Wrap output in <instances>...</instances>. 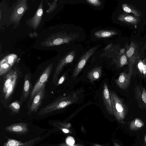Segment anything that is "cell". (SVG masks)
Wrapping results in <instances>:
<instances>
[{
  "mask_svg": "<svg viewBox=\"0 0 146 146\" xmlns=\"http://www.w3.org/2000/svg\"><path fill=\"white\" fill-rule=\"evenodd\" d=\"M109 93L114 115L118 121L122 122L125 118L127 113V107L123 100L115 92L110 90Z\"/></svg>",
  "mask_w": 146,
  "mask_h": 146,
  "instance_id": "7a4b0ae2",
  "label": "cell"
},
{
  "mask_svg": "<svg viewBox=\"0 0 146 146\" xmlns=\"http://www.w3.org/2000/svg\"><path fill=\"white\" fill-rule=\"evenodd\" d=\"M144 48H145V49L146 50V43L145 44V45Z\"/></svg>",
  "mask_w": 146,
  "mask_h": 146,
  "instance_id": "836d02e7",
  "label": "cell"
},
{
  "mask_svg": "<svg viewBox=\"0 0 146 146\" xmlns=\"http://www.w3.org/2000/svg\"><path fill=\"white\" fill-rule=\"evenodd\" d=\"M125 49L124 48L121 49L120 50V53L121 54H123L124 52Z\"/></svg>",
  "mask_w": 146,
  "mask_h": 146,
  "instance_id": "f546056e",
  "label": "cell"
},
{
  "mask_svg": "<svg viewBox=\"0 0 146 146\" xmlns=\"http://www.w3.org/2000/svg\"><path fill=\"white\" fill-rule=\"evenodd\" d=\"M66 78V74H64L60 78L59 80L57 83V85L58 86L63 83L64 81Z\"/></svg>",
  "mask_w": 146,
  "mask_h": 146,
  "instance_id": "603a6c76",
  "label": "cell"
},
{
  "mask_svg": "<svg viewBox=\"0 0 146 146\" xmlns=\"http://www.w3.org/2000/svg\"><path fill=\"white\" fill-rule=\"evenodd\" d=\"M21 108V102L17 100L10 104L8 106V108L12 111L15 113L18 112Z\"/></svg>",
  "mask_w": 146,
  "mask_h": 146,
  "instance_id": "ac0fdd59",
  "label": "cell"
},
{
  "mask_svg": "<svg viewBox=\"0 0 146 146\" xmlns=\"http://www.w3.org/2000/svg\"><path fill=\"white\" fill-rule=\"evenodd\" d=\"M135 98L139 106L146 109V90L141 86L136 85L135 88Z\"/></svg>",
  "mask_w": 146,
  "mask_h": 146,
  "instance_id": "ba28073f",
  "label": "cell"
},
{
  "mask_svg": "<svg viewBox=\"0 0 146 146\" xmlns=\"http://www.w3.org/2000/svg\"><path fill=\"white\" fill-rule=\"evenodd\" d=\"M31 74L28 72L25 76L23 92L21 96L20 102L23 103L26 101L28 98L32 91Z\"/></svg>",
  "mask_w": 146,
  "mask_h": 146,
  "instance_id": "8992f818",
  "label": "cell"
},
{
  "mask_svg": "<svg viewBox=\"0 0 146 146\" xmlns=\"http://www.w3.org/2000/svg\"><path fill=\"white\" fill-rule=\"evenodd\" d=\"M122 7L123 10L126 13L133 14L134 16L139 17L141 15V14L139 10L130 5L123 3Z\"/></svg>",
  "mask_w": 146,
  "mask_h": 146,
  "instance_id": "9a60e30c",
  "label": "cell"
},
{
  "mask_svg": "<svg viewBox=\"0 0 146 146\" xmlns=\"http://www.w3.org/2000/svg\"><path fill=\"white\" fill-rule=\"evenodd\" d=\"M96 49V47L90 49L82 57L74 70L72 75L73 78L76 77L82 71L88 59L93 54Z\"/></svg>",
  "mask_w": 146,
  "mask_h": 146,
  "instance_id": "52a82bcc",
  "label": "cell"
},
{
  "mask_svg": "<svg viewBox=\"0 0 146 146\" xmlns=\"http://www.w3.org/2000/svg\"><path fill=\"white\" fill-rule=\"evenodd\" d=\"M74 54L71 53L65 56L58 63L56 67L52 80L53 84L56 83L58 77L63 67L66 64L71 62L74 58Z\"/></svg>",
  "mask_w": 146,
  "mask_h": 146,
  "instance_id": "5b68a950",
  "label": "cell"
},
{
  "mask_svg": "<svg viewBox=\"0 0 146 146\" xmlns=\"http://www.w3.org/2000/svg\"><path fill=\"white\" fill-rule=\"evenodd\" d=\"M144 125L143 121L140 119L135 118L130 123L129 128L132 131H136L142 127Z\"/></svg>",
  "mask_w": 146,
  "mask_h": 146,
  "instance_id": "2e32d148",
  "label": "cell"
},
{
  "mask_svg": "<svg viewBox=\"0 0 146 146\" xmlns=\"http://www.w3.org/2000/svg\"><path fill=\"white\" fill-rule=\"evenodd\" d=\"M94 146H102L97 144H94Z\"/></svg>",
  "mask_w": 146,
  "mask_h": 146,
  "instance_id": "d6a6232c",
  "label": "cell"
},
{
  "mask_svg": "<svg viewBox=\"0 0 146 146\" xmlns=\"http://www.w3.org/2000/svg\"><path fill=\"white\" fill-rule=\"evenodd\" d=\"M46 84L43 85L28 106L30 112H36L40 106L46 96Z\"/></svg>",
  "mask_w": 146,
  "mask_h": 146,
  "instance_id": "277c9868",
  "label": "cell"
},
{
  "mask_svg": "<svg viewBox=\"0 0 146 146\" xmlns=\"http://www.w3.org/2000/svg\"><path fill=\"white\" fill-rule=\"evenodd\" d=\"M14 58L12 56L10 57L8 60V62L9 64H11L13 62Z\"/></svg>",
  "mask_w": 146,
  "mask_h": 146,
  "instance_id": "4316f807",
  "label": "cell"
},
{
  "mask_svg": "<svg viewBox=\"0 0 146 146\" xmlns=\"http://www.w3.org/2000/svg\"><path fill=\"white\" fill-rule=\"evenodd\" d=\"M21 72L17 69L11 83L7 88L6 93L3 96V99L5 101L8 100L11 96V95L14 92L18 80L21 77Z\"/></svg>",
  "mask_w": 146,
  "mask_h": 146,
  "instance_id": "8fae6325",
  "label": "cell"
},
{
  "mask_svg": "<svg viewBox=\"0 0 146 146\" xmlns=\"http://www.w3.org/2000/svg\"><path fill=\"white\" fill-rule=\"evenodd\" d=\"M53 68V64H50L47 66L43 71L41 74L32 89L29 96L30 97L28 103V106L31 103L34 98L42 86L48 81Z\"/></svg>",
  "mask_w": 146,
  "mask_h": 146,
  "instance_id": "3957f363",
  "label": "cell"
},
{
  "mask_svg": "<svg viewBox=\"0 0 146 146\" xmlns=\"http://www.w3.org/2000/svg\"><path fill=\"white\" fill-rule=\"evenodd\" d=\"M86 1L90 4L95 6H98L100 5L101 2L98 0H88Z\"/></svg>",
  "mask_w": 146,
  "mask_h": 146,
  "instance_id": "ffe728a7",
  "label": "cell"
},
{
  "mask_svg": "<svg viewBox=\"0 0 146 146\" xmlns=\"http://www.w3.org/2000/svg\"><path fill=\"white\" fill-rule=\"evenodd\" d=\"M65 146H83L82 145L79 144H75L73 145H68L67 144Z\"/></svg>",
  "mask_w": 146,
  "mask_h": 146,
  "instance_id": "83f0119b",
  "label": "cell"
},
{
  "mask_svg": "<svg viewBox=\"0 0 146 146\" xmlns=\"http://www.w3.org/2000/svg\"><path fill=\"white\" fill-rule=\"evenodd\" d=\"M102 69L100 66L94 68L88 73L87 77L90 81L92 82L99 79L101 76Z\"/></svg>",
  "mask_w": 146,
  "mask_h": 146,
  "instance_id": "5bb4252c",
  "label": "cell"
},
{
  "mask_svg": "<svg viewBox=\"0 0 146 146\" xmlns=\"http://www.w3.org/2000/svg\"><path fill=\"white\" fill-rule=\"evenodd\" d=\"M112 45L111 44H110L106 46L104 50H106L110 48Z\"/></svg>",
  "mask_w": 146,
  "mask_h": 146,
  "instance_id": "f1b7e54d",
  "label": "cell"
},
{
  "mask_svg": "<svg viewBox=\"0 0 146 146\" xmlns=\"http://www.w3.org/2000/svg\"><path fill=\"white\" fill-rule=\"evenodd\" d=\"M24 8L22 7L19 8L17 10V12L18 14H21L23 13L24 11Z\"/></svg>",
  "mask_w": 146,
  "mask_h": 146,
  "instance_id": "d4e9b609",
  "label": "cell"
},
{
  "mask_svg": "<svg viewBox=\"0 0 146 146\" xmlns=\"http://www.w3.org/2000/svg\"><path fill=\"white\" fill-rule=\"evenodd\" d=\"M19 145V143L17 141L11 140L8 142L7 146H18Z\"/></svg>",
  "mask_w": 146,
  "mask_h": 146,
  "instance_id": "7402d4cb",
  "label": "cell"
},
{
  "mask_svg": "<svg viewBox=\"0 0 146 146\" xmlns=\"http://www.w3.org/2000/svg\"><path fill=\"white\" fill-rule=\"evenodd\" d=\"M13 131H19L22 130V128L20 126H16L13 127Z\"/></svg>",
  "mask_w": 146,
  "mask_h": 146,
  "instance_id": "cb8c5ba5",
  "label": "cell"
},
{
  "mask_svg": "<svg viewBox=\"0 0 146 146\" xmlns=\"http://www.w3.org/2000/svg\"><path fill=\"white\" fill-rule=\"evenodd\" d=\"M66 143L68 145H73L74 144L75 140L72 137L68 136L66 138Z\"/></svg>",
  "mask_w": 146,
  "mask_h": 146,
  "instance_id": "44dd1931",
  "label": "cell"
},
{
  "mask_svg": "<svg viewBox=\"0 0 146 146\" xmlns=\"http://www.w3.org/2000/svg\"><path fill=\"white\" fill-rule=\"evenodd\" d=\"M17 69L16 68L10 70L4 76L2 86V96L6 93L11 83Z\"/></svg>",
  "mask_w": 146,
  "mask_h": 146,
  "instance_id": "7c38bea8",
  "label": "cell"
},
{
  "mask_svg": "<svg viewBox=\"0 0 146 146\" xmlns=\"http://www.w3.org/2000/svg\"><path fill=\"white\" fill-rule=\"evenodd\" d=\"M78 98L77 94L75 92L71 93L66 96L59 97L42 108L40 113H46L63 108L76 102Z\"/></svg>",
  "mask_w": 146,
  "mask_h": 146,
  "instance_id": "6da1fadb",
  "label": "cell"
},
{
  "mask_svg": "<svg viewBox=\"0 0 146 146\" xmlns=\"http://www.w3.org/2000/svg\"><path fill=\"white\" fill-rule=\"evenodd\" d=\"M117 34V32L114 31H102L95 33L94 35L98 38H105Z\"/></svg>",
  "mask_w": 146,
  "mask_h": 146,
  "instance_id": "e0dca14e",
  "label": "cell"
},
{
  "mask_svg": "<svg viewBox=\"0 0 146 146\" xmlns=\"http://www.w3.org/2000/svg\"><path fill=\"white\" fill-rule=\"evenodd\" d=\"M142 71L143 74L145 75L146 74V65L145 64H143Z\"/></svg>",
  "mask_w": 146,
  "mask_h": 146,
  "instance_id": "484cf974",
  "label": "cell"
},
{
  "mask_svg": "<svg viewBox=\"0 0 146 146\" xmlns=\"http://www.w3.org/2000/svg\"><path fill=\"white\" fill-rule=\"evenodd\" d=\"M102 98L106 111L110 114L114 115L109 91L106 84L105 83L103 86Z\"/></svg>",
  "mask_w": 146,
  "mask_h": 146,
  "instance_id": "9c48e42d",
  "label": "cell"
},
{
  "mask_svg": "<svg viewBox=\"0 0 146 146\" xmlns=\"http://www.w3.org/2000/svg\"><path fill=\"white\" fill-rule=\"evenodd\" d=\"M140 18L139 17L124 13L120 15L118 19L120 21L125 23L135 25L139 22Z\"/></svg>",
  "mask_w": 146,
  "mask_h": 146,
  "instance_id": "4fadbf2b",
  "label": "cell"
},
{
  "mask_svg": "<svg viewBox=\"0 0 146 146\" xmlns=\"http://www.w3.org/2000/svg\"><path fill=\"white\" fill-rule=\"evenodd\" d=\"M128 63L127 58L126 54H123L119 60L117 65L119 67L121 68Z\"/></svg>",
  "mask_w": 146,
  "mask_h": 146,
  "instance_id": "d6986e66",
  "label": "cell"
},
{
  "mask_svg": "<svg viewBox=\"0 0 146 146\" xmlns=\"http://www.w3.org/2000/svg\"><path fill=\"white\" fill-rule=\"evenodd\" d=\"M63 131L65 133H67L69 132V131L68 129H62Z\"/></svg>",
  "mask_w": 146,
  "mask_h": 146,
  "instance_id": "4dcf8cb0",
  "label": "cell"
},
{
  "mask_svg": "<svg viewBox=\"0 0 146 146\" xmlns=\"http://www.w3.org/2000/svg\"><path fill=\"white\" fill-rule=\"evenodd\" d=\"M131 76L128 73L123 72L121 73L115 82L117 86L124 90L128 88L130 84Z\"/></svg>",
  "mask_w": 146,
  "mask_h": 146,
  "instance_id": "30bf717a",
  "label": "cell"
},
{
  "mask_svg": "<svg viewBox=\"0 0 146 146\" xmlns=\"http://www.w3.org/2000/svg\"><path fill=\"white\" fill-rule=\"evenodd\" d=\"M114 146H121L116 142H114Z\"/></svg>",
  "mask_w": 146,
  "mask_h": 146,
  "instance_id": "1f68e13d",
  "label": "cell"
}]
</instances>
